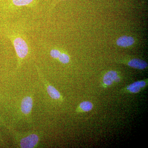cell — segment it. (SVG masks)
<instances>
[{
  "label": "cell",
  "instance_id": "cell-5",
  "mask_svg": "<svg viewBox=\"0 0 148 148\" xmlns=\"http://www.w3.org/2000/svg\"><path fill=\"white\" fill-rule=\"evenodd\" d=\"M120 78L118 74L115 71H111L105 74L103 78V82L106 86H109L114 83L118 82Z\"/></svg>",
  "mask_w": 148,
  "mask_h": 148
},
{
  "label": "cell",
  "instance_id": "cell-1",
  "mask_svg": "<svg viewBox=\"0 0 148 148\" xmlns=\"http://www.w3.org/2000/svg\"><path fill=\"white\" fill-rule=\"evenodd\" d=\"M9 37L17 55L18 67H19L29 53V45L26 40L20 35H13Z\"/></svg>",
  "mask_w": 148,
  "mask_h": 148
},
{
  "label": "cell",
  "instance_id": "cell-7",
  "mask_svg": "<svg viewBox=\"0 0 148 148\" xmlns=\"http://www.w3.org/2000/svg\"><path fill=\"white\" fill-rule=\"evenodd\" d=\"M117 45L121 47H128L132 45L135 43L134 38L128 36H122L120 37L116 41Z\"/></svg>",
  "mask_w": 148,
  "mask_h": 148
},
{
  "label": "cell",
  "instance_id": "cell-12",
  "mask_svg": "<svg viewBox=\"0 0 148 148\" xmlns=\"http://www.w3.org/2000/svg\"><path fill=\"white\" fill-rule=\"evenodd\" d=\"M61 53V51L57 49H52L50 51L51 56L54 59H58Z\"/></svg>",
  "mask_w": 148,
  "mask_h": 148
},
{
  "label": "cell",
  "instance_id": "cell-2",
  "mask_svg": "<svg viewBox=\"0 0 148 148\" xmlns=\"http://www.w3.org/2000/svg\"><path fill=\"white\" fill-rule=\"evenodd\" d=\"M18 145L21 148H32L37 147L39 142V137L34 132L26 134H16Z\"/></svg>",
  "mask_w": 148,
  "mask_h": 148
},
{
  "label": "cell",
  "instance_id": "cell-6",
  "mask_svg": "<svg viewBox=\"0 0 148 148\" xmlns=\"http://www.w3.org/2000/svg\"><path fill=\"white\" fill-rule=\"evenodd\" d=\"M127 65L134 69L143 70L148 67V64L145 61L139 58H133L128 61Z\"/></svg>",
  "mask_w": 148,
  "mask_h": 148
},
{
  "label": "cell",
  "instance_id": "cell-8",
  "mask_svg": "<svg viewBox=\"0 0 148 148\" xmlns=\"http://www.w3.org/2000/svg\"><path fill=\"white\" fill-rule=\"evenodd\" d=\"M147 84V82L145 81H138L135 82L127 86V89L132 93H137L140 92Z\"/></svg>",
  "mask_w": 148,
  "mask_h": 148
},
{
  "label": "cell",
  "instance_id": "cell-13",
  "mask_svg": "<svg viewBox=\"0 0 148 148\" xmlns=\"http://www.w3.org/2000/svg\"><path fill=\"white\" fill-rule=\"evenodd\" d=\"M61 1H64V0H61Z\"/></svg>",
  "mask_w": 148,
  "mask_h": 148
},
{
  "label": "cell",
  "instance_id": "cell-9",
  "mask_svg": "<svg viewBox=\"0 0 148 148\" xmlns=\"http://www.w3.org/2000/svg\"><path fill=\"white\" fill-rule=\"evenodd\" d=\"M93 108V105L89 101H84L80 104L79 109L82 112H88Z\"/></svg>",
  "mask_w": 148,
  "mask_h": 148
},
{
  "label": "cell",
  "instance_id": "cell-10",
  "mask_svg": "<svg viewBox=\"0 0 148 148\" xmlns=\"http://www.w3.org/2000/svg\"><path fill=\"white\" fill-rule=\"evenodd\" d=\"M34 0H12V4L17 7L24 6L31 4Z\"/></svg>",
  "mask_w": 148,
  "mask_h": 148
},
{
  "label": "cell",
  "instance_id": "cell-11",
  "mask_svg": "<svg viewBox=\"0 0 148 148\" xmlns=\"http://www.w3.org/2000/svg\"><path fill=\"white\" fill-rule=\"evenodd\" d=\"M58 59L61 63L63 64H67L70 61V58L68 54L64 52H61Z\"/></svg>",
  "mask_w": 148,
  "mask_h": 148
},
{
  "label": "cell",
  "instance_id": "cell-3",
  "mask_svg": "<svg viewBox=\"0 0 148 148\" xmlns=\"http://www.w3.org/2000/svg\"><path fill=\"white\" fill-rule=\"evenodd\" d=\"M37 70H38L40 77L41 78L43 82L45 85L47 93H48L49 95L50 96L51 98L56 100H62V99H63L62 96L60 92L54 86L49 84L48 82L43 77L40 72H39V69H38Z\"/></svg>",
  "mask_w": 148,
  "mask_h": 148
},
{
  "label": "cell",
  "instance_id": "cell-4",
  "mask_svg": "<svg viewBox=\"0 0 148 148\" xmlns=\"http://www.w3.org/2000/svg\"><path fill=\"white\" fill-rule=\"evenodd\" d=\"M33 107V100L30 96L24 97L21 104V110L22 113L25 115H29L32 112Z\"/></svg>",
  "mask_w": 148,
  "mask_h": 148
}]
</instances>
